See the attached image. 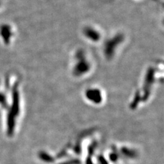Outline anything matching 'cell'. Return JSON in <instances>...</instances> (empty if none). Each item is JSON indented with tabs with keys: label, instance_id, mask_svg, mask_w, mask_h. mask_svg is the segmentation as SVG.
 <instances>
[{
	"label": "cell",
	"instance_id": "obj_1",
	"mask_svg": "<svg viewBox=\"0 0 164 164\" xmlns=\"http://www.w3.org/2000/svg\"><path fill=\"white\" fill-rule=\"evenodd\" d=\"M76 60H79L77 62H76L75 66V72H80V73L84 72V70H86L89 68L88 62H87V60L84 53H79L77 56H76Z\"/></svg>",
	"mask_w": 164,
	"mask_h": 164
},
{
	"label": "cell",
	"instance_id": "obj_2",
	"mask_svg": "<svg viewBox=\"0 0 164 164\" xmlns=\"http://www.w3.org/2000/svg\"><path fill=\"white\" fill-rule=\"evenodd\" d=\"M84 32L85 36H86V38H88L89 40L94 41V42H97V41L100 40V34H99L98 31L96 30L94 28L88 27V28L85 29Z\"/></svg>",
	"mask_w": 164,
	"mask_h": 164
}]
</instances>
